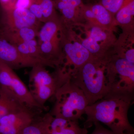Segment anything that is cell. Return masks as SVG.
Instances as JSON below:
<instances>
[{"label":"cell","mask_w":134,"mask_h":134,"mask_svg":"<svg viewBox=\"0 0 134 134\" xmlns=\"http://www.w3.org/2000/svg\"><path fill=\"white\" fill-rule=\"evenodd\" d=\"M134 98L107 94L85 109L86 119L84 127L87 129L94 122H102L113 132L119 134H134L128 114Z\"/></svg>","instance_id":"6da1fadb"},{"label":"cell","mask_w":134,"mask_h":134,"mask_svg":"<svg viewBox=\"0 0 134 134\" xmlns=\"http://www.w3.org/2000/svg\"><path fill=\"white\" fill-rule=\"evenodd\" d=\"M110 58L93 57L71 73V81L83 92L88 105L108 94L107 67Z\"/></svg>","instance_id":"7a4b0ae2"},{"label":"cell","mask_w":134,"mask_h":134,"mask_svg":"<svg viewBox=\"0 0 134 134\" xmlns=\"http://www.w3.org/2000/svg\"><path fill=\"white\" fill-rule=\"evenodd\" d=\"M54 97L55 103L50 113L55 117L78 121L88 105L83 92L70 77L58 88Z\"/></svg>","instance_id":"3957f363"},{"label":"cell","mask_w":134,"mask_h":134,"mask_svg":"<svg viewBox=\"0 0 134 134\" xmlns=\"http://www.w3.org/2000/svg\"><path fill=\"white\" fill-rule=\"evenodd\" d=\"M107 78V94L134 98V63L113 55L108 63Z\"/></svg>","instance_id":"277c9868"},{"label":"cell","mask_w":134,"mask_h":134,"mask_svg":"<svg viewBox=\"0 0 134 134\" xmlns=\"http://www.w3.org/2000/svg\"><path fill=\"white\" fill-rule=\"evenodd\" d=\"M45 67L39 64L32 67L29 80V91L35 101L43 108L46 101L54 96L63 84L57 72L50 74Z\"/></svg>","instance_id":"5b68a950"},{"label":"cell","mask_w":134,"mask_h":134,"mask_svg":"<svg viewBox=\"0 0 134 134\" xmlns=\"http://www.w3.org/2000/svg\"><path fill=\"white\" fill-rule=\"evenodd\" d=\"M0 89L12 96L26 109L35 113L44 109L35 101L29 88L13 69L1 60Z\"/></svg>","instance_id":"8992f818"},{"label":"cell","mask_w":134,"mask_h":134,"mask_svg":"<svg viewBox=\"0 0 134 134\" xmlns=\"http://www.w3.org/2000/svg\"><path fill=\"white\" fill-rule=\"evenodd\" d=\"M61 42L65 60L62 67L68 72H71L83 65L93 58L92 55L81 41L75 38V35L71 28L66 27L62 24L60 31Z\"/></svg>","instance_id":"52a82bcc"},{"label":"cell","mask_w":134,"mask_h":134,"mask_svg":"<svg viewBox=\"0 0 134 134\" xmlns=\"http://www.w3.org/2000/svg\"><path fill=\"white\" fill-rule=\"evenodd\" d=\"M86 38L81 41L93 58L110 57L117 41L113 31L96 25L87 24Z\"/></svg>","instance_id":"ba28073f"},{"label":"cell","mask_w":134,"mask_h":134,"mask_svg":"<svg viewBox=\"0 0 134 134\" xmlns=\"http://www.w3.org/2000/svg\"><path fill=\"white\" fill-rule=\"evenodd\" d=\"M42 134H88L85 128L79 126L78 121L55 117L50 113L35 119Z\"/></svg>","instance_id":"9c48e42d"},{"label":"cell","mask_w":134,"mask_h":134,"mask_svg":"<svg viewBox=\"0 0 134 134\" xmlns=\"http://www.w3.org/2000/svg\"><path fill=\"white\" fill-rule=\"evenodd\" d=\"M2 27L0 31H13L24 27L40 29L41 23L28 9L13 8L3 10Z\"/></svg>","instance_id":"30bf717a"},{"label":"cell","mask_w":134,"mask_h":134,"mask_svg":"<svg viewBox=\"0 0 134 134\" xmlns=\"http://www.w3.org/2000/svg\"><path fill=\"white\" fill-rule=\"evenodd\" d=\"M0 60L13 69L25 67L32 68L39 64L45 66L41 62L22 54L15 46L9 43L1 35Z\"/></svg>","instance_id":"8fae6325"},{"label":"cell","mask_w":134,"mask_h":134,"mask_svg":"<svg viewBox=\"0 0 134 134\" xmlns=\"http://www.w3.org/2000/svg\"><path fill=\"white\" fill-rule=\"evenodd\" d=\"M83 21L88 24L100 26L113 31L115 24L114 16L100 3L83 5L81 9Z\"/></svg>","instance_id":"7c38bea8"},{"label":"cell","mask_w":134,"mask_h":134,"mask_svg":"<svg viewBox=\"0 0 134 134\" xmlns=\"http://www.w3.org/2000/svg\"><path fill=\"white\" fill-rule=\"evenodd\" d=\"M36 113L25 110L12 113L0 119V134H21L36 119Z\"/></svg>","instance_id":"4fadbf2b"},{"label":"cell","mask_w":134,"mask_h":134,"mask_svg":"<svg viewBox=\"0 0 134 134\" xmlns=\"http://www.w3.org/2000/svg\"><path fill=\"white\" fill-rule=\"evenodd\" d=\"M56 9L61 14L65 20L72 21L81 16L83 0H53Z\"/></svg>","instance_id":"5bb4252c"},{"label":"cell","mask_w":134,"mask_h":134,"mask_svg":"<svg viewBox=\"0 0 134 134\" xmlns=\"http://www.w3.org/2000/svg\"><path fill=\"white\" fill-rule=\"evenodd\" d=\"M40 29L34 27H24L13 31H0V35L9 43L16 46L36 39Z\"/></svg>","instance_id":"9a60e30c"},{"label":"cell","mask_w":134,"mask_h":134,"mask_svg":"<svg viewBox=\"0 0 134 134\" xmlns=\"http://www.w3.org/2000/svg\"><path fill=\"white\" fill-rule=\"evenodd\" d=\"M134 0H125L123 5L114 15L115 24L122 26L126 31L133 24Z\"/></svg>","instance_id":"2e32d148"},{"label":"cell","mask_w":134,"mask_h":134,"mask_svg":"<svg viewBox=\"0 0 134 134\" xmlns=\"http://www.w3.org/2000/svg\"><path fill=\"white\" fill-rule=\"evenodd\" d=\"M61 26L60 17L44 23L38 34V44L51 41L59 36Z\"/></svg>","instance_id":"e0dca14e"},{"label":"cell","mask_w":134,"mask_h":134,"mask_svg":"<svg viewBox=\"0 0 134 134\" xmlns=\"http://www.w3.org/2000/svg\"><path fill=\"white\" fill-rule=\"evenodd\" d=\"M15 46L24 55L41 62L46 66L55 68L51 63L45 59L36 39L26 41Z\"/></svg>","instance_id":"ac0fdd59"},{"label":"cell","mask_w":134,"mask_h":134,"mask_svg":"<svg viewBox=\"0 0 134 134\" xmlns=\"http://www.w3.org/2000/svg\"><path fill=\"white\" fill-rule=\"evenodd\" d=\"M25 110H29L9 93L0 89V119L10 114Z\"/></svg>","instance_id":"d6986e66"},{"label":"cell","mask_w":134,"mask_h":134,"mask_svg":"<svg viewBox=\"0 0 134 134\" xmlns=\"http://www.w3.org/2000/svg\"><path fill=\"white\" fill-rule=\"evenodd\" d=\"M38 1L41 7L44 23L59 17L56 12L53 0H38Z\"/></svg>","instance_id":"ffe728a7"},{"label":"cell","mask_w":134,"mask_h":134,"mask_svg":"<svg viewBox=\"0 0 134 134\" xmlns=\"http://www.w3.org/2000/svg\"><path fill=\"white\" fill-rule=\"evenodd\" d=\"M125 0H100V3L114 16Z\"/></svg>","instance_id":"44dd1931"},{"label":"cell","mask_w":134,"mask_h":134,"mask_svg":"<svg viewBox=\"0 0 134 134\" xmlns=\"http://www.w3.org/2000/svg\"><path fill=\"white\" fill-rule=\"evenodd\" d=\"M28 9L36 19L41 23H44L41 7L38 0H32V2Z\"/></svg>","instance_id":"7402d4cb"},{"label":"cell","mask_w":134,"mask_h":134,"mask_svg":"<svg viewBox=\"0 0 134 134\" xmlns=\"http://www.w3.org/2000/svg\"><path fill=\"white\" fill-rule=\"evenodd\" d=\"M21 134H42L35 120L31 124L27 126Z\"/></svg>","instance_id":"603a6c76"},{"label":"cell","mask_w":134,"mask_h":134,"mask_svg":"<svg viewBox=\"0 0 134 134\" xmlns=\"http://www.w3.org/2000/svg\"><path fill=\"white\" fill-rule=\"evenodd\" d=\"M95 129L91 134H119L113 132L111 130L107 129L100 124V122H94Z\"/></svg>","instance_id":"cb8c5ba5"},{"label":"cell","mask_w":134,"mask_h":134,"mask_svg":"<svg viewBox=\"0 0 134 134\" xmlns=\"http://www.w3.org/2000/svg\"><path fill=\"white\" fill-rule=\"evenodd\" d=\"M32 0H16L13 8L28 9Z\"/></svg>","instance_id":"d4e9b609"},{"label":"cell","mask_w":134,"mask_h":134,"mask_svg":"<svg viewBox=\"0 0 134 134\" xmlns=\"http://www.w3.org/2000/svg\"><path fill=\"white\" fill-rule=\"evenodd\" d=\"M120 58H124L128 61L134 63V49L130 48L123 53Z\"/></svg>","instance_id":"484cf974"},{"label":"cell","mask_w":134,"mask_h":134,"mask_svg":"<svg viewBox=\"0 0 134 134\" xmlns=\"http://www.w3.org/2000/svg\"><path fill=\"white\" fill-rule=\"evenodd\" d=\"M16 0H0V3L3 10L12 9L14 8Z\"/></svg>","instance_id":"4316f807"}]
</instances>
